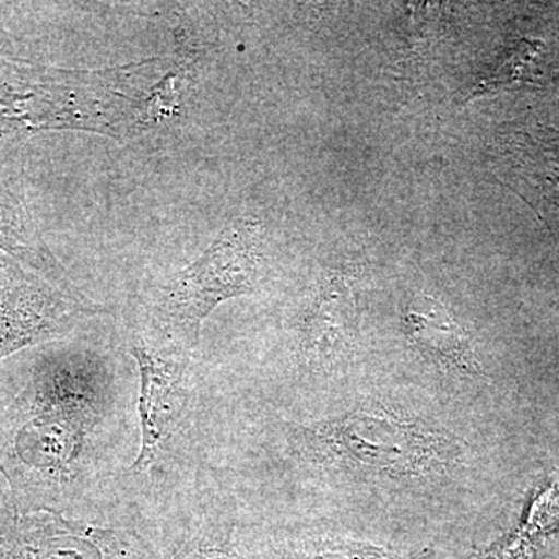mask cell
Segmentation results:
<instances>
[{"mask_svg": "<svg viewBox=\"0 0 559 559\" xmlns=\"http://www.w3.org/2000/svg\"><path fill=\"white\" fill-rule=\"evenodd\" d=\"M130 353L138 366V417L140 448L131 474H148L175 448L186 428L191 407L189 353L157 347L145 337L131 340Z\"/></svg>", "mask_w": 559, "mask_h": 559, "instance_id": "5", "label": "cell"}, {"mask_svg": "<svg viewBox=\"0 0 559 559\" xmlns=\"http://www.w3.org/2000/svg\"><path fill=\"white\" fill-rule=\"evenodd\" d=\"M280 559H411L389 547L347 538H304L283 547Z\"/></svg>", "mask_w": 559, "mask_h": 559, "instance_id": "13", "label": "cell"}, {"mask_svg": "<svg viewBox=\"0 0 559 559\" xmlns=\"http://www.w3.org/2000/svg\"><path fill=\"white\" fill-rule=\"evenodd\" d=\"M266 271L260 221H230L183 270L157 290L153 316L170 345L190 353L200 344L202 323L224 301L255 293Z\"/></svg>", "mask_w": 559, "mask_h": 559, "instance_id": "4", "label": "cell"}, {"mask_svg": "<svg viewBox=\"0 0 559 559\" xmlns=\"http://www.w3.org/2000/svg\"><path fill=\"white\" fill-rule=\"evenodd\" d=\"M135 551L138 530L123 532L44 511L17 521L2 559H134Z\"/></svg>", "mask_w": 559, "mask_h": 559, "instance_id": "9", "label": "cell"}, {"mask_svg": "<svg viewBox=\"0 0 559 559\" xmlns=\"http://www.w3.org/2000/svg\"><path fill=\"white\" fill-rule=\"evenodd\" d=\"M359 329L358 283L345 272H326L297 318V362L311 374L333 373L355 353Z\"/></svg>", "mask_w": 559, "mask_h": 559, "instance_id": "7", "label": "cell"}, {"mask_svg": "<svg viewBox=\"0 0 559 559\" xmlns=\"http://www.w3.org/2000/svg\"><path fill=\"white\" fill-rule=\"evenodd\" d=\"M123 380L108 353L69 347L44 358L0 418V469L22 499L60 513L109 473Z\"/></svg>", "mask_w": 559, "mask_h": 559, "instance_id": "1", "label": "cell"}, {"mask_svg": "<svg viewBox=\"0 0 559 559\" xmlns=\"http://www.w3.org/2000/svg\"><path fill=\"white\" fill-rule=\"evenodd\" d=\"M401 323L412 348L439 369L466 378L480 373L471 334L440 300L414 297L404 308Z\"/></svg>", "mask_w": 559, "mask_h": 559, "instance_id": "11", "label": "cell"}, {"mask_svg": "<svg viewBox=\"0 0 559 559\" xmlns=\"http://www.w3.org/2000/svg\"><path fill=\"white\" fill-rule=\"evenodd\" d=\"M128 68L76 72L0 64V134L117 132L146 123L150 92H123Z\"/></svg>", "mask_w": 559, "mask_h": 559, "instance_id": "3", "label": "cell"}, {"mask_svg": "<svg viewBox=\"0 0 559 559\" xmlns=\"http://www.w3.org/2000/svg\"><path fill=\"white\" fill-rule=\"evenodd\" d=\"M100 305L66 293L38 272L0 253V360L21 349L62 340Z\"/></svg>", "mask_w": 559, "mask_h": 559, "instance_id": "6", "label": "cell"}, {"mask_svg": "<svg viewBox=\"0 0 559 559\" xmlns=\"http://www.w3.org/2000/svg\"><path fill=\"white\" fill-rule=\"evenodd\" d=\"M0 253L38 272L66 293L72 296H84L73 285L60 261L55 259L53 253L44 245L24 197L2 171H0Z\"/></svg>", "mask_w": 559, "mask_h": 559, "instance_id": "12", "label": "cell"}, {"mask_svg": "<svg viewBox=\"0 0 559 559\" xmlns=\"http://www.w3.org/2000/svg\"><path fill=\"white\" fill-rule=\"evenodd\" d=\"M198 492L186 509L168 513L153 527L138 530L134 559H252L238 525L212 495V487Z\"/></svg>", "mask_w": 559, "mask_h": 559, "instance_id": "8", "label": "cell"}, {"mask_svg": "<svg viewBox=\"0 0 559 559\" xmlns=\"http://www.w3.org/2000/svg\"><path fill=\"white\" fill-rule=\"evenodd\" d=\"M286 447L307 468L393 485L447 479L463 459L454 433L381 404L289 426Z\"/></svg>", "mask_w": 559, "mask_h": 559, "instance_id": "2", "label": "cell"}, {"mask_svg": "<svg viewBox=\"0 0 559 559\" xmlns=\"http://www.w3.org/2000/svg\"><path fill=\"white\" fill-rule=\"evenodd\" d=\"M496 175L559 240V128L511 132L500 145Z\"/></svg>", "mask_w": 559, "mask_h": 559, "instance_id": "10", "label": "cell"}]
</instances>
